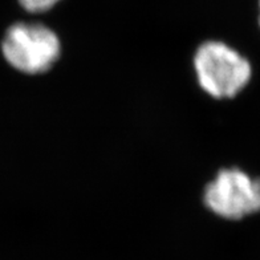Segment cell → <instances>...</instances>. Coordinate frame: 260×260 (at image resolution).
Here are the masks:
<instances>
[{
  "label": "cell",
  "instance_id": "obj_1",
  "mask_svg": "<svg viewBox=\"0 0 260 260\" xmlns=\"http://www.w3.org/2000/svg\"><path fill=\"white\" fill-rule=\"evenodd\" d=\"M60 56V36L41 21H11L0 35V57L23 75L48 72Z\"/></svg>",
  "mask_w": 260,
  "mask_h": 260
},
{
  "label": "cell",
  "instance_id": "obj_4",
  "mask_svg": "<svg viewBox=\"0 0 260 260\" xmlns=\"http://www.w3.org/2000/svg\"><path fill=\"white\" fill-rule=\"evenodd\" d=\"M60 3H62V0H16L21 11L31 15L48 14L60 6Z\"/></svg>",
  "mask_w": 260,
  "mask_h": 260
},
{
  "label": "cell",
  "instance_id": "obj_3",
  "mask_svg": "<svg viewBox=\"0 0 260 260\" xmlns=\"http://www.w3.org/2000/svg\"><path fill=\"white\" fill-rule=\"evenodd\" d=\"M203 203L212 214L240 220L260 212V177L240 168H223L206 185Z\"/></svg>",
  "mask_w": 260,
  "mask_h": 260
},
{
  "label": "cell",
  "instance_id": "obj_5",
  "mask_svg": "<svg viewBox=\"0 0 260 260\" xmlns=\"http://www.w3.org/2000/svg\"><path fill=\"white\" fill-rule=\"evenodd\" d=\"M259 25H260V0H259Z\"/></svg>",
  "mask_w": 260,
  "mask_h": 260
},
{
  "label": "cell",
  "instance_id": "obj_2",
  "mask_svg": "<svg viewBox=\"0 0 260 260\" xmlns=\"http://www.w3.org/2000/svg\"><path fill=\"white\" fill-rule=\"evenodd\" d=\"M201 89L216 100L234 99L250 84V60L224 41L206 40L192 57Z\"/></svg>",
  "mask_w": 260,
  "mask_h": 260
}]
</instances>
